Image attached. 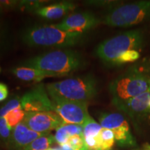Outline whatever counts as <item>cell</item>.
<instances>
[{
	"mask_svg": "<svg viewBox=\"0 0 150 150\" xmlns=\"http://www.w3.org/2000/svg\"><path fill=\"white\" fill-rule=\"evenodd\" d=\"M86 36L87 33L63 31L52 24L27 28L22 32L21 39L29 47L64 48L80 44Z\"/></svg>",
	"mask_w": 150,
	"mask_h": 150,
	"instance_id": "1",
	"label": "cell"
},
{
	"mask_svg": "<svg viewBox=\"0 0 150 150\" xmlns=\"http://www.w3.org/2000/svg\"><path fill=\"white\" fill-rule=\"evenodd\" d=\"M85 65V61L79 52L72 50H58L30 58L21 66L33 67L47 72L68 76Z\"/></svg>",
	"mask_w": 150,
	"mask_h": 150,
	"instance_id": "2",
	"label": "cell"
},
{
	"mask_svg": "<svg viewBox=\"0 0 150 150\" xmlns=\"http://www.w3.org/2000/svg\"><path fill=\"white\" fill-rule=\"evenodd\" d=\"M112 103L123 102L150 91V75L132 67L109 85Z\"/></svg>",
	"mask_w": 150,
	"mask_h": 150,
	"instance_id": "3",
	"label": "cell"
},
{
	"mask_svg": "<svg viewBox=\"0 0 150 150\" xmlns=\"http://www.w3.org/2000/svg\"><path fill=\"white\" fill-rule=\"evenodd\" d=\"M144 42L141 30H131L108 38L96 49L97 56L105 63L110 64L121 54L129 50H140Z\"/></svg>",
	"mask_w": 150,
	"mask_h": 150,
	"instance_id": "4",
	"label": "cell"
},
{
	"mask_svg": "<svg viewBox=\"0 0 150 150\" xmlns=\"http://www.w3.org/2000/svg\"><path fill=\"white\" fill-rule=\"evenodd\" d=\"M150 20V1L121 4L112 7L106 13L102 22L113 27H129Z\"/></svg>",
	"mask_w": 150,
	"mask_h": 150,
	"instance_id": "5",
	"label": "cell"
},
{
	"mask_svg": "<svg viewBox=\"0 0 150 150\" xmlns=\"http://www.w3.org/2000/svg\"><path fill=\"white\" fill-rule=\"evenodd\" d=\"M46 87L65 98L81 102H88L97 93V81L91 74L48 83Z\"/></svg>",
	"mask_w": 150,
	"mask_h": 150,
	"instance_id": "6",
	"label": "cell"
},
{
	"mask_svg": "<svg viewBox=\"0 0 150 150\" xmlns=\"http://www.w3.org/2000/svg\"><path fill=\"white\" fill-rule=\"evenodd\" d=\"M54 107V111L67 124L82 125L89 117L88 102H81L61 96L53 90L46 87Z\"/></svg>",
	"mask_w": 150,
	"mask_h": 150,
	"instance_id": "7",
	"label": "cell"
},
{
	"mask_svg": "<svg viewBox=\"0 0 150 150\" xmlns=\"http://www.w3.org/2000/svg\"><path fill=\"white\" fill-rule=\"evenodd\" d=\"M102 128L111 130L115 140L120 147H134L136 140L131 134L130 127L125 117L117 112H102L99 117Z\"/></svg>",
	"mask_w": 150,
	"mask_h": 150,
	"instance_id": "8",
	"label": "cell"
},
{
	"mask_svg": "<svg viewBox=\"0 0 150 150\" xmlns=\"http://www.w3.org/2000/svg\"><path fill=\"white\" fill-rule=\"evenodd\" d=\"M22 122L31 130L43 134H50L66 123L54 111L26 112Z\"/></svg>",
	"mask_w": 150,
	"mask_h": 150,
	"instance_id": "9",
	"label": "cell"
},
{
	"mask_svg": "<svg viewBox=\"0 0 150 150\" xmlns=\"http://www.w3.org/2000/svg\"><path fill=\"white\" fill-rule=\"evenodd\" d=\"M21 106L25 112L54 111L52 101L43 83L35 86L24 94L21 97Z\"/></svg>",
	"mask_w": 150,
	"mask_h": 150,
	"instance_id": "10",
	"label": "cell"
},
{
	"mask_svg": "<svg viewBox=\"0 0 150 150\" xmlns=\"http://www.w3.org/2000/svg\"><path fill=\"white\" fill-rule=\"evenodd\" d=\"M100 23L101 20L93 13L85 11L69 15L61 22L54 24V26L69 32L87 33Z\"/></svg>",
	"mask_w": 150,
	"mask_h": 150,
	"instance_id": "11",
	"label": "cell"
},
{
	"mask_svg": "<svg viewBox=\"0 0 150 150\" xmlns=\"http://www.w3.org/2000/svg\"><path fill=\"white\" fill-rule=\"evenodd\" d=\"M150 99V91L138 95L134 98L123 102L112 103L118 109L131 117H138L144 116L150 110L148 106Z\"/></svg>",
	"mask_w": 150,
	"mask_h": 150,
	"instance_id": "12",
	"label": "cell"
},
{
	"mask_svg": "<svg viewBox=\"0 0 150 150\" xmlns=\"http://www.w3.org/2000/svg\"><path fill=\"white\" fill-rule=\"evenodd\" d=\"M43 135L45 134L31 130L22 122L12 129V134L7 149L8 150H22L26 146Z\"/></svg>",
	"mask_w": 150,
	"mask_h": 150,
	"instance_id": "13",
	"label": "cell"
},
{
	"mask_svg": "<svg viewBox=\"0 0 150 150\" xmlns=\"http://www.w3.org/2000/svg\"><path fill=\"white\" fill-rule=\"evenodd\" d=\"M11 72L19 79L27 82H40L46 78L66 76L65 75L58 73L22 66L15 67L11 70Z\"/></svg>",
	"mask_w": 150,
	"mask_h": 150,
	"instance_id": "14",
	"label": "cell"
},
{
	"mask_svg": "<svg viewBox=\"0 0 150 150\" xmlns=\"http://www.w3.org/2000/svg\"><path fill=\"white\" fill-rule=\"evenodd\" d=\"M76 5L72 1H61L45 6L35 11V14L47 20H57L65 16L76 8Z\"/></svg>",
	"mask_w": 150,
	"mask_h": 150,
	"instance_id": "15",
	"label": "cell"
},
{
	"mask_svg": "<svg viewBox=\"0 0 150 150\" xmlns=\"http://www.w3.org/2000/svg\"><path fill=\"white\" fill-rule=\"evenodd\" d=\"M76 134L83 136V129L82 125L65 123L56 129L54 138L56 142L61 145L67 142L70 136Z\"/></svg>",
	"mask_w": 150,
	"mask_h": 150,
	"instance_id": "16",
	"label": "cell"
},
{
	"mask_svg": "<svg viewBox=\"0 0 150 150\" xmlns=\"http://www.w3.org/2000/svg\"><path fill=\"white\" fill-rule=\"evenodd\" d=\"M55 142L54 136L47 134L36 138L22 150H47Z\"/></svg>",
	"mask_w": 150,
	"mask_h": 150,
	"instance_id": "17",
	"label": "cell"
},
{
	"mask_svg": "<svg viewBox=\"0 0 150 150\" xmlns=\"http://www.w3.org/2000/svg\"><path fill=\"white\" fill-rule=\"evenodd\" d=\"M98 140L100 150H112L115 140L113 132L105 128H102L99 132Z\"/></svg>",
	"mask_w": 150,
	"mask_h": 150,
	"instance_id": "18",
	"label": "cell"
},
{
	"mask_svg": "<svg viewBox=\"0 0 150 150\" xmlns=\"http://www.w3.org/2000/svg\"><path fill=\"white\" fill-rule=\"evenodd\" d=\"M83 137H95L98 136L99 132L102 130V127L99 124L89 115L85 123L83 125Z\"/></svg>",
	"mask_w": 150,
	"mask_h": 150,
	"instance_id": "19",
	"label": "cell"
},
{
	"mask_svg": "<svg viewBox=\"0 0 150 150\" xmlns=\"http://www.w3.org/2000/svg\"><path fill=\"white\" fill-rule=\"evenodd\" d=\"M25 114L26 112L22 108H16L9 112L4 118L10 128L13 129L23 121Z\"/></svg>",
	"mask_w": 150,
	"mask_h": 150,
	"instance_id": "20",
	"label": "cell"
},
{
	"mask_svg": "<svg viewBox=\"0 0 150 150\" xmlns=\"http://www.w3.org/2000/svg\"><path fill=\"white\" fill-rule=\"evenodd\" d=\"M20 108H22L21 98L17 95L12 97L0 107V118L4 117L12 110Z\"/></svg>",
	"mask_w": 150,
	"mask_h": 150,
	"instance_id": "21",
	"label": "cell"
},
{
	"mask_svg": "<svg viewBox=\"0 0 150 150\" xmlns=\"http://www.w3.org/2000/svg\"><path fill=\"white\" fill-rule=\"evenodd\" d=\"M11 134L12 129L8 126L5 118H0V145L7 148Z\"/></svg>",
	"mask_w": 150,
	"mask_h": 150,
	"instance_id": "22",
	"label": "cell"
},
{
	"mask_svg": "<svg viewBox=\"0 0 150 150\" xmlns=\"http://www.w3.org/2000/svg\"><path fill=\"white\" fill-rule=\"evenodd\" d=\"M47 1H36V0H22L19 1L18 9L24 11H34L45 6Z\"/></svg>",
	"mask_w": 150,
	"mask_h": 150,
	"instance_id": "23",
	"label": "cell"
},
{
	"mask_svg": "<svg viewBox=\"0 0 150 150\" xmlns=\"http://www.w3.org/2000/svg\"><path fill=\"white\" fill-rule=\"evenodd\" d=\"M140 58V53L137 50H129L122 54H121L119 57L117 58L115 61H113L110 65H122L127 63L134 62Z\"/></svg>",
	"mask_w": 150,
	"mask_h": 150,
	"instance_id": "24",
	"label": "cell"
},
{
	"mask_svg": "<svg viewBox=\"0 0 150 150\" xmlns=\"http://www.w3.org/2000/svg\"><path fill=\"white\" fill-rule=\"evenodd\" d=\"M67 142L72 150H87L83 136L73 135L68 138Z\"/></svg>",
	"mask_w": 150,
	"mask_h": 150,
	"instance_id": "25",
	"label": "cell"
},
{
	"mask_svg": "<svg viewBox=\"0 0 150 150\" xmlns=\"http://www.w3.org/2000/svg\"><path fill=\"white\" fill-rule=\"evenodd\" d=\"M9 42V36L6 29L0 24V50L4 48Z\"/></svg>",
	"mask_w": 150,
	"mask_h": 150,
	"instance_id": "26",
	"label": "cell"
},
{
	"mask_svg": "<svg viewBox=\"0 0 150 150\" xmlns=\"http://www.w3.org/2000/svg\"><path fill=\"white\" fill-rule=\"evenodd\" d=\"M0 2L2 4L5 11L16 9L18 7L19 1H14V0H0Z\"/></svg>",
	"mask_w": 150,
	"mask_h": 150,
	"instance_id": "27",
	"label": "cell"
},
{
	"mask_svg": "<svg viewBox=\"0 0 150 150\" xmlns=\"http://www.w3.org/2000/svg\"><path fill=\"white\" fill-rule=\"evenodd\" d=\"M8 96V88L6 84L0 82V102H2Z\"/></svg>",
	"mask_w": 150,
	"mask_h": 150,
	"instance_id": "28",
	"label": "cell"
},
{
	"mask_svg": "<svg viewBox=\"0 0 150 150\" xmlns=\"http://www.w3.org/2000/svg\"><path fill=\"white\" fill-rule=\"evenodd\" d=\"M60 147H61V148L63 150H72L67 142H65L64 144H62V145H60Z\"/></svg>",
	"mask_w": 150,
	"mask_h": 150,
	"instance_id": "29",
	"label": "cell"
},
{
	"mask_svg": "<svg viewBox=\"0 0 150 150\" xmlns=\"http://www.w3.org/2000/svg\"><path fill=\"white\" fill-rule=\"evenodd\" d=\"M5 11V9L4 8L2 4H1V3L0 2V16H1L4 13V12Z\"/></svg>",
	"mask_w": 150,
	"mask_h": 150,
	"instance_id": "30",
	"label": "cell"
},
{
	"mask_svg": "<svg viewBox=\"0 0 150 150\" xmlns=\"http://www.w3.org/2000/svg\"><path fill=\"white\" fill-rule=\"evenodd\" d=\"M141 150H150V145H149V144H145V146L142 147Z\"/></svg>",
	"mask_w": 150,
	"mask_h": 150,
	"instance_id": "31",
	"label": "cell"
},
{
	"mask_svg": "<svg viewBox=\"0 0 150 150\" xmlns=\"http://www.w3.org/2000/svg\"><path fill=\"white\" fill-rule=\"evenodd\" d=\"M47 150H63L61 148V147H52V148H49V149Z\"/></svg>",
	"mask_w": 150,
	"mask_h": 150,
	"instance_id": "32",
	"label": "cell"
},
{
	"mask_svg": "<svg viewBox=\"0 0 150 150\" xmlns=\"http://www.w3.org/2000/svg\"><path fill=\"white\" fill-rule=\"evenodd\" d=\"M148 106H149V110H150V99H149V104H148Z\"/></svg>",
	"mask_w": 150,
	"mask_h": 150,
	"instance_id": "33",
	"label": "cell"
},
{
	"mask_svg": "<svg viewBox=\"0 0 150 150\" xmlns=\"http://www.w3.org/2000/svg\"><path fill=\"white\" fill-rule=\"evenodd\" d=\"M1 67H0V72H1Z\"/></svg>",
	"mask_w": 150,
	"mask_h": 150,
	"instance_id": "34",
	"label": "cell"
}]
</instances>
